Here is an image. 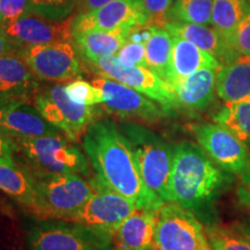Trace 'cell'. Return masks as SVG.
Masks as SVG:
<instances>
[{
	"instance_id": "cell-1",
	"label": "cell",
	"mask_w": 250,
	"mask_h": 250,
	"mask_svg": "<svg viewBox=\"0 0 250 250\" xmlns=\"http://www.w3.org/2000/svg\"><path fill=\"white\" fill-rule=\"evenodd\" d=\"M81 140L100 183L129 198L137 208H161L144 186L129 143L114 122L95 121Z\"/></svg>"
},
{
	"instance_id": "cell-2",
	"label": "cell",
	"mask_w": 250,
	"mask_h": 250,
	"mask_svg": "<svg viewBox=\"0 0 250 250\" xmlns=\"http://www.w3.org/2000/svg\"><path fill=\"white\" fill-rule=\"evenodd\" d=\"M227 174L198 146L183 143L175 147L169 179V202L189 211L201 210L227 182Z\"/></svg>"
},
{
	"instance_id": "cell-3",
	"label": "cell",
	"mask_w": 250,
	"mask_h": 250,
	"mask_svg": "<svg viewBox=\"0 0 250 250\" xmlns=\"http://www.w3.org/2000/svg\"><path fill=\"white\" fill-rule=\"evenodd\" d=\"M13 159L31 175H88L86 155L65 134L56 133L35 138L7 139Z\"/></svg>"
},
{
	"instance_id": "cell-4",
	"label": "cell",
	"mask_w": 250,
	"mask_h": 250,
	"mask_svg": "<svg viewBox=\"0 0 250 250\" xmlns=\"http://www.w3.org/2000/svg\"><path fill=\"white\" fill-rule=\"evenodd\" d=\"M129 143L138 173L147 191L161 204L169 202V179L175 147L137 123L120 124Z\"/></svg>"
},
{
	"instance_id": "cell-5",
	"label": "cell",
	"mask_w": 250,
	"mask_h": 250,
	"mask_svg": "<svg viewBox=\"0 0 250 250\" xmlns=\"http://www.w3.org/2000/svg\"><path fill=\"white\" fill-rule=\"evenodd\" d=\"M35 187V199L28 210L41 220H66L81 208L92 196L95 180L80 174L31 175Z\"/></svg>"
},
{
	"instance_id": "cell-6",
	"label": "cell",
	"mask_w": 250,
	"mask_h": 250,
	"mask_svg": "<svg viewBox=\"0 0 250 250\" xmlns=\"http://www.w3.org/2000/svg\"><path fill=\"white\" fill-rule=\"evenodd\" d=\"M156 250H210L204 227L191 211L167 202L156 211L154 246Z\"/></svg>"
},
{
	"instance_id": "cell-7",
	"label": "cell",
	"mask_w": 250,
	"mask_h": 250,
	"mask_svg": "<svg viewBox=\"0 0 250 250\" xmlns=\"http://www.w3.org/2000/svg\"><path fill=\"white\" fill-rule=\"evenodd\" d=\"M35 107L49 123L78 143L94 122L99 110L95 105L78 104L68 98L64 85H55L35 99Z\"/></svg>"
},
{
	"instance_id": "cell-8",
	"label": "cell",
	"mask_w": 250,
	"mask_h": 250,
	"mask_svg": "<svg viewBox=\"0 0 250 250\" xmlns=\"http://www.w3.org/2000/svg\"><path fill=\"white\" fill-rule=\"evenodd\" d=\"M44 220L29 233L30 250H111L114 237L83 225Z\"/></svg>"
},
{
	"instance_id": "cell-9",
	"label": "cell",
	"mask_w": 250,
	"mask_h": 250,
	"mask_svg": "<svg viewBox=\"0 0 250 250\" xmlns=\"http://www.w3.org/2000/svg\"><path fill=\"white\" fill-rule=\"evenodd\" d=\"M136 208L132 201L96 180L95 190L88 201L64 221L83 225L114 237L118 227Z\"/></svg>"
},
{
	"instance_id": "cell-10",
	"label": "cell",
	"mask_w": 250,
	"mask_h": 250,
	"mask_svg": "<svg viewBox=\"0 0 250 250\" xmlns=\"http://www.w3.org/2000/svg\"><path fill=\"white\" fill-rule=\"evenodd\" d=\"M193 134L208 158L227 173L241 176L250 168L248 146L232 131L218 123L192 126Z\"/></svg>"
},
{
	"instance_id": "cell-11",
	"label": "cell",
	"mask_w": 250,
	"mask_h": 250,
	"mask_svg": "<svg viewBox=\"0 0 250 250\" xmlns=\"http://www.w3.org/2000/svg\"><path fill=\"white\" fill-rule=\"evenodd\" d=\"M19 55L39 79L70 83L81 77L80 62L70 41L29 46Z\"/></svg>"
},
{
	"instance_id": "cell-12",
	"label": "cell",
	"mask_w": 250,
	"mask_h": 250,
	"mask_svg": "<svg viewBox=\"0 0 250 250\" xmlns=\"http://www.w3.org/2000/svg\"><path fill=\"white\" fill-rule=\"evenodd\" d=\"M94 70L101 77L109 78L136 89L170 111L176 107V100L169 83L161 79L148 67L127 66L116 56L100 58L92 62Z\"/></svg>"
},
{
	"instance_id": "cell-13",
	"label": "cell",
	"mask_w": 250,
	"mask_h": 250,
	"mask_svg": "<svg viewBox=\"0 0 250 250\" xmlns=\"http://www.w3.org/2000/svg\"><path fill=\"white\" fill-rule=\"evenodd\" d=\"M92 83L98 87L104 96L103 108L123 120L154 123L169 112L162 105L156 104L154 100L118 81L99 77L94 79Z\"/></svg>"
},
{
	"instance_id": "cell-14",
	"label": "cell",
	"mask_w": 250,
	"mask_h": 250,
	"mask_svg": "<svg viewBox=\"0 0 250 250\" xmlns=\"http://www.w3.org/2000/svg\"><path fill=\"white\" fill-rule=\"evenodd\" d=\"M145 24H149V19L143 0H112L74 19L72 34L74 36L90 30L133 29Z\"/></svg>"
},
{
	"instance_id": "cell-15",
	"label": "cell",
	"mask_w": 250,
	"mask_h": 250,
	"mask_svg": "<svg viewBox=\"0 0 250 250\" xmlns=\"http://www.w3.org/2000/svg\"><path fill=\"white\" fill-rule=\"evenodd\" d=\"M73 18L64 21H52L26 14L13 22L0 27V29L18 49H26L73 39Z\"/></svg>"
},
{
	"instance_id": "cell-16",
	"label": "cell",
	"mask_w": 250,
	"mask_h": 250,
	"mask_svg": "<svg viewBox=\"0 0 250 250\" xmlns=\"http://www.w3.org/2000/svg\"><path fill=\"white\" fill-rule=\"evenodd\" d=\"M1 130L6 139L35 138L62 132L49 123L36 107L27 104L24 100H18L6 109L1 120Z\"/></svg>"
},
{
	"instance_id": "cell-17",
	"label": "cell",
	"mask_w": 250,
	"mask_h": 250,
	"mask_svg": "<svg viewBox=\"0 0 250 250\" xmlns=\"http://www.w3.org/2000/svg\"><path fill=\"white\" fill-rule=\"evenodd\" d=\"M218 68H202L191 76L174 81L173 89L176 105L193 111L204 110L214 100Z\"/></svg>"
},
{
	"instance_id": "cell-18",
	"label": "cell",
	"mask_w": 250,
	"mask_h": 250,
	"mask_svg": "<svg viewBox=\"0 0 250 250\" xmlns=\"http://www.w3.org/2000/svg\"><path fill=\"white\" fill-rule=\"evenodd\" d=\"M165 28L171 35L190 41L198 48L208 52L221 65L227 64L240 56L236 50L228 44L214 28L203 26V24L182 22V21L167 22L165 24Z\"/></svg>"
},
{
	"instance_id": "cell-19",
	"label": "cell",
	"mask_w": 250,
	"mask_h": 250,
	"mask_svg": "<svg viewBox=\"0 0 250 250\" xmlns=\"http://www.w3.org/2000/svg\"><path fill=\"white\" fill-rule=\"evenodd\" d=\"M156 211L136 208L114 234L117 250H151L154 246Z\"/></svg>"
},
{
	"instance_id": "cell-20",
	"label": "cell",
	"mask_w": 250,
	"mask_h": 250,
	"mask_svg": "<svg viewBox=\"0 0 250 250\" xmlns=\"http://www.w3.org/2000/svg\"><path fill=\"white\" fill-rule=\"evenodd\" d=\"M170 76L168 83L191 76L202 68H219L220 62L213 56L193 44L190 41L173 35Z\"/></svg>"
},
{
	"instance_id": "cell-21",
	"label": "cell",
	"mask_w": 250,
	"mask_h": 250,
	"mask_svg": "<svg viewBox=\"0 0 250 250\" xmlns=\"http://www.w3.org/2000/svg\"><path fill=\"white\" fill-rule=\"evenodd\" d=\"M215 93L225 102L239 101L250 96V57L239 56L219 66Z\"/></svg>"
},
{
	"instance_id": "cell-22",
	"label": "cell",
	"mask_w": 250,
	"mask_h": 250,
	"mask_svg": "<svg viewBox=\"0 0 250 250\" xmlns=\"http://www.w3.org/2000/svg\"><path fill=\"white\" fill-rule=\"evenodd\" d=\"M132 29H118L112 31L90 30L73 36L74 42L87 61L93 62L100 58L117 55L127 41Z\"/></svg>"
},
{
	"instance_id": "cell-23",
	"label": "cell",
	"mask_w": 250,
	"mask_h": 250,
	"mask_svg": "<svg viewBox=\"0 0 250 250\" xmlns=\"http://www.w3.org/2000/svg\"><path fill=\"white\" fill-rule=\"evenodd\" d=\"M34 74L19 54L0 56V95L24 100Z\"/></svg>"
},
{
	"instance_id": "cell-24",
	"label": "cell",
	"mask_w": 250,
	"mask_h": 250,
	"mask_svg": "<svg viewBox=\"0 0 250 250\" xmlns=\"http://www.w3.org/2000/svg\"><path fill=\"white\" fill-rule=\"evenodd\" d=\"M0 190L14 198L28 211L35 199V187L31 174L18 165L0 164Z\"/></svg>"
},
{
	"instance_id": "cell-25",
	"label": "cell",
	"mask_w": 250,
	"mask_h": 250,
	"mask_svg": "<svg viewBox=\"0 0 250 250\" xmlns=\"http://www.w3.org/2000/svg\"><path fill=\"white\" fill-rule=\"evenodd\" d=\"M249 13L250 4L247 0H213L211 23L230 45L236 28Z\"/></svg>"
},
{
	"instance_id": "cell-26",
	"label": "cell",
	"mask_w": 250,
	"mask_h": 250,
	"mask_svg": "<svg viewBox=\"0 0 250 250\" xmlns=\"http://www.w3.org/2000/svg\"><path fill=\"white\" fill-rule=\"evenodd\" d=\"M173 35L165 27H158L145 44L147 67L168 83L170 76Z\"/></svg>"
},
{
	"instance_id": "cell-27",
	"label": "cell",
	"mask_w": 250,
	"mask_h": 250,
	"mask_svg": "<svg viewBox=\"0 0 250 250\" xmlns=\"http://www.w3.org/2000/svg\"><path fill=\"white\" fill-rule=\"evenodd\" d=\"M213 120L232 131L247 146H250V96L239 101L226 102Z\"/></svg>"
},
{
	"instance_id": "cell-28",
	"label": "cell",
	"mask_w": 250,
	"mask_h": 250,
	"mask_svg": "<svg viewBox=\"0 0 250 250\" xmlns=\"http://www.w3.org/2000/svg\"><path fill=\"white\" fill-rule=\"evenodd\" d=\"M213 0H177L171 8V14L182 22L206 24L211 23Z\"/></svg>"
},
{
	"instance_id": "cell-29",
	"label": "cell",
	"mask_w": 250,
	"mask_h": 250,
	"mask_svg": "<svg viewBox=\"0 0 250 250\" xmlns=\"http://www.w3.org/2000/svg\"><path fill=\"white\" fill-rule=\"evenodd\" d=\"M68 98L83 105H98L104 102V96L98 87L83 79L72 80L65 86Z\"/></svg>"
},
{
	"instance_id": "cell-30",
	"label": "cell",
	"mask_w": 250,
	"mask_h": 250,
	"mask_svg": "<svg viewBox=\"0 0 250 250\" xmlns=\"http://www.w3.org/2000/svg\"><path fill=\"white\" fill-rule=\"evenodd\" d=\"M208 242L214 250H250V245L236 232L224 229V228H208Z\"/></svg>"
},
{
	"instance_id": "cell-31",
	"label": "cell",
	"mask_w": 250,
	"mask_h": 250,
	"mask_svg": "<svg viewBox=\"0 0 250 250\" xmlns=\"http://www.w3.org/2000/svg\"><path fill=\"white\" fill-rule=\"evenodd\" d=\"M30 0H0V27L29 13Z\"/></svg>"
},
{
	"instance_id": "cell-32",
	"label": "cell",
	"mask_w": 250,
	"mask_h": 250,
	"mask_svg": "<svg viewBox=\"0 0 250 250\" xmlns=\"http://www.w3.org/2000/svg\"><path fill=\"white\" fill-rule=\"evenodd\" d=\"M116 57L121 62L127 66H144L147 67L146 62V48L142 43H134L126 41L117 52Z\"/></svg>"
},
{
	"instance_id": "cell-33",
	"label": "cell",
	"mask_w": 250,
	"mask_h": 250,
	"mask_svg": "<svg viewBox=\"0 0 250 250\" xmlns=\"http://www.w3.org/2000/svg\"><path fill=\"white\" fill-rule=\"evenodd\" d=\"M143 2L148 14L149 24L165 27L171 4L170 0H143Z\"/></svg>"
},
{
	"instance_id": "cell-34",
	"label": "cell",
	"mask_w": 250,
	"mask_h": 250,
	"mask_svg": "<svg viewBox=\"0 0 250 250\" xmlns=\"http://www.w3.org/2000/svg\"><path fill=\"white\" fill-rule=\"evenodd\" d=\"M19 99L11 98V96L0 95V164H7V165H17V162L13 159V153L9 143L6 139L1 130V120L4 116L6 109H7L12 103L18 101Z\"/></svg>"
},
{
	"instance_id": "cell-35",
	"label": "cell",
	"mask_w": 250,
	"mask_h": 250,
	"mask_svg": "<svg viewBox=\"0 0 250 250\" xmlns=\"http://www.w3.org/2000/svg\"><path fill=\"white\" fill-rule=\"evenodd\" d=\"M230 45L236 50L240 56L250 57V13L236 28Z\"/></svg>"
},
{
	"instance_id": "cell-36",
	"label": "cell",
	"mask_w": 250,
	"mask_h": 250,
	"mask_svg": "<svg viewBox=\"0 0 250 250\" xmlns=\"http://www.w3.org/2000/svg\"><path fill=\"white\" fill-rule=\"evenodd\" d=\"M240 177H241V186L237 190V196L240 202L250 208V168Z\"/></svg>"
},
{
	"instance_id": "cell-37",
	"label": "cell",
	"mask_w": 250,
	"mask_h": 250,
	"mask_svg": "<svg viewBox=\"0 0 250 250\" xmlns=\"http://www.w3.org/2000/svg\"><path fill=\"white\" fill-rule=\"evenodd\" d=\"M17 46L5 36V34L0 29V56L17 54Z\"/></svg>"
},
{
	"instance_id": "cell-38",
	"label": "cell",
	"mask_w": 250,
	"mask_h": 250,
	"mask_svg": "<svg viewBox=\"0 0 250 250\" xmlns=\"http://www.w3.org/2000/svg\"><path fill=\"white\" fill-rule=\"evenodd\" d=\"M110 1H112V0H83V5H85L86 12H92L94 9L102 7V6H104Z\"/></svg>"
},
{
	"instance_id": "cell-39",
	"label": "cell",
	"mask_w": 250,
	"mask_h": 250,
	"mask_svg": "<svg viewBox=\"0 0 250 250\" xmlns=\"http://www.w3.org/2000/svg\"><path fill=\"white\" fill-rule=\"evenodd\" d=\"M235 232L239 234L240 236H242L247 242L250 245V221L249 223H245L241 225H237Z\"/></svg>"
},
{
	"instance_id": "cell-40",
	"label": "cell",
	"mask_w": 250,
	"mask_h": 250,
	"mask_svg": "<svg viewBox=\"0 0 250 250\" xmlns=\"http://www.w3.org/2000/svg\"><path fill=\"white\" fill-rule=\"evenodd\" d=\"M30 1L39 6H61L64 5L67 0H30Z\"/></svg>"
},
{
	"instance_id": "cell-41",
	"label": "cell",
	"mask_w": 250,
	"mask_h": 250,
	"mask_svg": "<svg viewBox=\"0 0 250 250\" xmlns=\"http://www.w3.org/2000/svg\"><path fill=\"white\" fill-rule=\"evenodd\" d=\"M177 1V0H170V2H171V4H173V2H176Z\"/></svg>"
},
{
	"instance_id": "cell-42",
	"label": "cell",
	"mask_w": 250,
	"mask_h": 250,
	"mask_svg": "<svg viewBox=\"0 0 250 250\" xmlns=\"http://www.w3.org/2000/svg\"><path fill=\"white\" fill-rule=\"evenodd\" d=\"M247 1H248V2H249V4H250V0H247Z\"/></svg>"
},
{
	"instance_id": "cell-43",
	"label": "cell",
	"mask_w": 250,
	"mask_h": 250,
	"mask_svg": "<svg viewBox=\"0 0 250 250\" xmlns=\"http://www.w3.org/2000/svg\"><path fill=\"white\" fill-rule=\"evenodd\" d=\"M210 250H214V249H213V248H211V249H210Z\"/></svg>"
},
{
	"instance_id": "cell-44",
	"label": "cell",
	"mask_w": 250,
	"mask_h": 250,
	"mask_svg": "<svg viewBox=\"0 0 250 250\" xmlns=\"http://www.w3.org/2000/svg\"><path fill=\"white\" fill-rule=\"evenodd\" d=\"M151 250H156V249H154V248H153V249H151Z\"/></svg>"
}]
</instances>
